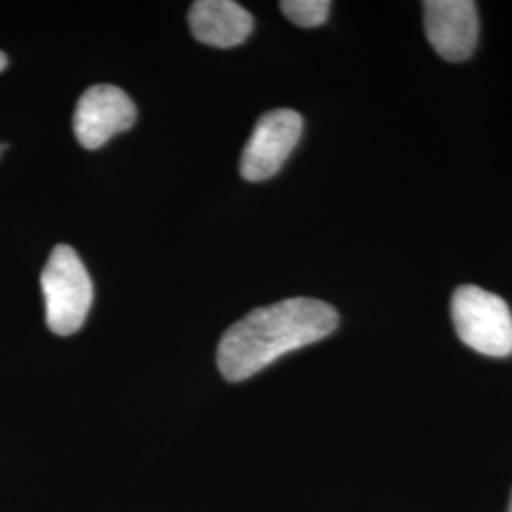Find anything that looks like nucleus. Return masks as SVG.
<instances>
[{
  "mask_svg": "<svg viewBox=\"0 0 512 512\" xmlns=\"http://www.w3.org/2000/svg\"><path fill=\"white\" fill-rule=\"evenodd\" d=\"M137 109L128 93L116 86L99 84L82 93L74 110L73 128L78 143L88 150L101 148L116 133L131 128Z\"/></svg>",
  "mask_w": 512,
  "mask_h": 512,
  "instance_id": "obj_5",
  "label": "nucleus"
},
{
  "mask_svg": "<svg viewBox=\"0 0 512 512\" xmlns=\"http://www.w3.org/2000/svg\"><path fill=\"white\" fill-rule=\"evenodd\" d=\"M338 321L330 304L304 296L256 308L220 338V374L228 382H243L279 357L327 338Z\"/></svg>",
  "mask_w": 512,
  "mask_h": 512,
  "instance_id": "obj_1",
  "label": "nucleus"
},
{
  "mask_svg": "<svg viewBox=\"0 0 512 512\" xmlns=\"http://www.w3.org/2000/svg\"><path fill=\"white\" fill-rule=\"evenodd\" d=\"M302 129L304 120L296 110L266 112L256 122L255 131L241 154V177L251 183L274 177L298 145Z\"/></svg>",
  "mask_w": 512,
  "mask_h": 512,
  "instance_id": "obj_4",
  "label": "nucleus"
},
{
  "mask_svg": "<svg viewBox=\"0 0 512 512\" xmlns=\"http://www.w3.org/2000/svg\"><path fill=\"white\" fill-rule=\"evenodd\" d=\"M425 33L435 52L446 61H465L478 42V12L471 0L423 2Z\"/></svg>",
  "mask_w": 512,
  "mask_h": 512,
  "instance_id": "obj_6",
  "label": "nucleus"
},
{
  "mask_svg": "<svg viewBox=\"0 0 512 512\" xmlns=\"http://www.w3.org/2000/svg\"><path fill=\"white\" fill-rule=\"evenodd\" d=\"M281 10L298 27H319L330 14L329 0H285Z\"/></svg>",
  "mask_w": 512,
  "mask_h": 512,
  "instance_id": "obj_8",
  "label": "nucleus"
},
{
  "mask_svg": "<svg viewBox=\"0 0 512 512\" xmlns=\"http://www.w3.org/2000/svg\"><path fill=\"white\" fill-rule=\"evenodd\" d=\"M452 321L467 348L488 357L512 353V313L507 302L475 285H463L452 296Z\"/></svg>",
  "mask_w": 512,
  "mask_h": 512,
  "instance_id": "obj_3",
  "label": "nucleus"
},
{
  "mask_svg": "<svg viewBox=\"0 0 512 512\" xmlns=\"http://www.w3.org/2000/svg\"><path fill=\"white\" fill-rule=\"evenodd\" d=\"M2 148H4V147H2V145H0V152H2Z\"/></svg>",
  "mask_w": 512,
  "mask_h": 512,
  "instance_id": "obj_11",
  "label": "nucleus"
},
{
  "mask_svg": "<svg viewBox=\"0 0 512 512\" xmlns=\"http://www.w3.org/2000/svg\"><path fill=\"white\" fill-rule=\"evenodd\" d=\"M40 287L48 329L59 336H69L84 325L92 308L93 283L73 247H55L42 270Z\"/></svg>",
  "mask_w": 512,
  "mask_h": 512,
  "instance_id": "obj_2",
  "label": "nucleus"
},
{
  "mask_svg": "<svg viewBox=\"0 0 512 512\" xmlns=\"http://www.w3.org/2000/svg\"><path fill=\"white\" fill-rule=\"evenodd\" d=\"M6 65H8V57L0 52V73L6 69Z\"/></svg>",
  "mask_w": 512,
  "mask_h": 512,
  "instance_id": "obj_9",
  "label": "nucleus"
},
{
  "mask_svg": "<svg viewBox=\"0 0 512 512\" xmlns=\"http://www.w3.org/2000/svg\"><path fill=\"white\" fill-rule=\"evenodd\" d=\"M188 23L192 35L213 48H234L253 31L251 14L232 0H198L192 4Z\"/></svg>",
  "mask_w": 512,
  "mask_h": 512,
  "instance_id": "obj_7",
  "label": "nucleus"
},
{
  "mask_svg": "<svg viewBox=\"0 0 512 512\" xmlns=\"http://www.w3.org/2000/svg\"><path fill=\"white\" fill-rule=\"evenodd\" d=\"M509 512H512V495H511V503H509Z\"/></svg>",
  "mask_w": 512,
  "mask_h": 512,
  "instance_id": "obj_10",
  "label": "nucleus"
}]
</instances>
